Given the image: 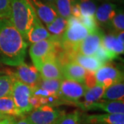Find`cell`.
I'll use <instances>...</instances> for the list:
<instances>
[{
  "label": "cell",
  "mask_w": 124,
  "mask_h": 124,
  "mask_svg": "<svg viewBox=\"0 0 124 124\" xmlns=\"http://www.w3.org/2000/svg\"><path fill=\"white\" fill-rule=\"evenodd\" d=\"M73 62L77 63L85 70L88 72H95L99 68L104 65L94 56H85L78 53H70Z\"/></svg>",
  "instance_id": "ac0fdd59"
},
{
  "label": "cell",
  "mask_w": 124,
  "mask_h": 124,
  "mask_svg": "<svg viewBox=\"0 0 124 124\" xmlns=\"http://www.w3.org/2000/svg\"><path fill=\"white\" fill-rule=\"evenodd\" d=\"M102 1H104L105 2H111V3H116V2H118V3H123L124 2V0H102Z\"/></svg>",
  "instance_id": "74e56055"
},
{
  "label": "cell",
  "mask_w": 124,
  "mask_h": 124,
  "mask_svg": "<svg viewBox=\"0 0 124 124\" xmlns=\"http://www.w3.org/2000/svg\"><path fill=\"white\" fill-rule=\"evenodd\" d=\"M71 16L74 17L78 18L79 19L81 16V9H80V6L78 1L77 0L75 3L72 6V9H71Z\"/></svg>",
  "instance_id": "d6a6232c"
},
{
  "label": "cell",
  "mask_w": 124,
  "mask_h": 124,
  "mask_svg": "<svg viewBox=\"0 0 124 124\" xmlns=\"http://www.w3.org/2000/svg\"><path fill=\"white\" fill-rule=\"evenodd\" d=\"M90 34L78 18L70 16L68 19V26L62 36L60 45L65 50L74 53L77 46Z\"/></svg>",
  "instance_id": "3957f363"
},
{
  "label": "cell",
  "mask_w": 124,
  "mask_h": 124,
  "mask_svg": "<svg viewBox=\"0 0 124 124\" xmlns=\"http://www.w3.org/2000/svg\"><path fill=\"white\" fill-rule=\"evenodd\" d=\"M79 4L82 16L94 17L97 10V4L94 0H77Z\"/></svg>",
  "instance_id": "83f0119b"
},
{
  "label": "cell",
  "mask_w": 124,
  "mask_h": 124,
  "mask_svg": "<svg viewBox=\"0 0 124 124\" xmlns=\"http://www.w3.org/2000/svg\"><path fill=\"white\" fill-rule=\"evenodd\" d=\"M116 37L120 43L124 44V31H121L116 33Z\"/></svg>",
  "instance_id": "d590c367"
},
{
  "label": "cell",
  "mask_w": 124,
  "mask_h": 124,
  "mask_svg": "<svg viewBox=\"0 0 124 124\" xmlns=\"http://www.w3.org/2000/svg\"><path fill=\"white\" fill-rule=\"evenodd\" d=\"M81 124H124V114L82 115Z\"/></svg>",
  "instance_id": "5bb4252c"
},
{
  "label": "cell",
  "mask_w": 124,
  "mask_h": 124,
  "mask_svg": "<svg viewBox=\"0 0 124 124\" xmlns=\"http://www.w3.org/2000/svg\"><path fill=\"white\" fill-rule=\"evenodd\" d=\"M28 44L8 19H0V61L17 66L24 62Z\"/></svg>",
  "instance_id": "6da1fadb"
},
{
  "label": "cell",
  "mask_w": 124,
  "mask_h": 124,
  "mask_svg": "<svg viewBox=\"0 0 124 124\" xmlns=\"http://www.w3.org/2000/svg\"><path fill=\"white\" fill-rule=\"evenodd\" d=\"M61 82V79H45L41 78L37 86L48 91L54 95L59 96Z\"/></svg>",
  "instance_id": "4316f807"
},
{
  "label": "cell",
  "mask_w": 124,
  "mask_h": 124,
  "mask_svg": "<svg viewBox=\"0 0 124 124\" xmlns=\"http://www.w3.org/2000/svg\"><path fill=\"white\" fill-rule=\"evenodd\" d=\"M52 37L47 29L44 26L42 22L37 17L35 20L33 26L29 31L27 35L26 42L31 44H35L42 40L47 39Z\"/></svg>",
  "instance_id": "e0dca14e"
},
{
  "label": "cell",
  "mask_w": 124,
  "mask_h": 124,
  "mask_svg": "<svg viewBox=\"0 0 124 124\" xmlns=\"http://www.w3.org/2000/svg\"><path fill=\"white\" fill-rule=\"evenodd\" d=\"M67 26L68 19L59 15L53 22L46 26V29L53 38L60 42Z\"/></svg>",
  "instance_id": "44dd1931"
},
{
  "label": "cell",
  "mask_w": 124,
  "mask_h": 124,
  "mask_svg": "<svg viewBox=\"0 0 124 124\" xmlns=\"http://www.w3.org/2000/svg\"><path fill=\"white\" fill-rule=\"evenodd\" d=\"M103 33L99 30L90 32L80 44L75 51L72 53H78L85 56H94L98 49L101 46Z\"/></svg>",
  "instance_id": "9c48e42d"
},
{
  "label": "cell",
  "mask_w": 124,
  "mask_h": 124,
  "mask_svg": "<svg viewBox=\"0 0 124 124\" xmlns=\"http://www.w3.org/2000/svg\"><path fill=\"white\" fill-rule=\"evenodd\" d=\"M10 0H0V19H10Z\"/></svg>",
  "instance_id": "1f68e13d"
},
{
  "label": "cell",
  "mask_w": 124,
  "mask_h": 124,
  "mask_svg": "<svg viewBox=\"0 0 124 124\" xmlns=\"http://www.w3.org/2000/svg\"><path fill=\"white\" fill-rule=\"evenodd\" d=\"M63 113L54 107L44 105L31 111L27 118L32 124H53Z\"/></svg>",
  "instance_id": "52a82bcc"
},
{
  "label": "cell",
  "mask_w": 124,
  "mask_h": 124,
  "mask_svg": "<svg viewBox=\"0 0 124 124\" xmlns=\"http://www.w3.org/2000/svg\"><path fill=\"white\" fill-rule=\"evenodd\" d=\"M87 88L84 83L63 79L62 80L58 95L62 100L77 104L81 98L84 97Z\"/></svg>",
  "instance_id": "5b68a950"
},
{
  "label": "cell",
  "mask_w": 124,
  "mask_h": 124,
  "mask_svg": "<svg viewBox=\"0 0 124 124\" xmlns=\"http://www.w3.org/2000/svg\"><path fill=\"white\" fill-rule=\"evenodd\" d=\"M94 57L98 59L103 64H106L107 62L115 59L114 57L111 55L110 53L102 45L99 47V48L98 49L97 53L94 54Z\"/></svg>",
  "instance_id": "4dcf8cb0"
},
{
  "label": "cell",
  "mask_w": 124,
  "mask_h": 124,
  "mask_svg": "<svg viewBox=\"0 0 124 124\" xmlns=\"http://www.w3.org/2000/svg\"><path fill=\"white\" fill-rule=\"evenodd\" d=\"M41 1H46V2H48V3H51V4H54L56 0H41Z\"/></svg>",
  "instance_id": "ab89813d"
},
{
  "label": "cell",
  "mask_w": 124,
  "mask_h": 124,
  "mask_svg": "<svg viewBox=\"0 0 124 124\" xmlns=\"http://www.w3.org/2000/svg\"><path fill=\"white\" fill-rule=\"evenodd\" d=\"M13 124H32L27 117H23L19 121H15Z\"/></svg>",
  "instance_id": "8d00e7d4"
},
{
  "label": "cell",
  "mask_w": 124,
  "mask_h": 124,
  "mask_svg": "<svg viewBox=\"0 0 124 124\" xmlns=\"http://www.w3.org/2000/svg\"><path fill=\"white\" fill-rule=\"evenodd\" d=\"M7 116H9L4 115H3L2 113H1V112H0V120L3 119H5V118H6Z\"/></svg>",
  "instance_id": "f35d334b"
},
{
  "label": "cell",
  "mask_w": 124,
  "mask_h": 124,
  "mask_svg": "<svg viewBox=\"0 0 124 124\" xmlns=\"http://www.w3.org/2000/svg\"><path fill=\"white\" fill-rule=\"evenodd\" d=\"M110 27H112L115 31L119 32L124 30V13L123 9H118L115 16L112 19L110 23Z\"/></svg>",
  "instance_id": "f1b7e54d"
},
{
  "label": "cell",
  "mask_w": 124,
  "mask_h": 124,
  "mask_svg": "<svg viewBox=\"0 0 124 124\" xmlns=\"http://www.w3.org/2000/svg\"><path fill=\"white\" fill-rule=\"evenodd\" d=\"M32 95V88L22 82L15 79L14 81L11 96L15 104L23 115L32 110L30 103Z\"/></svg>",
  "instance_id": "8992f818"
},
{
  "label": "cell",
  "mask_w": 124,
  "mask_h": 124,
  "mask_svg": "<svg viewBox=\"0 0 124 124\" xmlns=\"http://www.w3.org/2000/svg\"><path fill=\"white\" fill-rule=\"evenodd\" d=\"M77 0H56L54 5L59 16L68 19L71 16V9Z\"/></svg>",
  "instance_id": "484cf974"
},
{
  "label": "cell",
  "mask_w": 124,
  "mask_h": 124,
  "mask_svg": "<svg viewBox=\"0 0 124 124\" xmlns=\"http://www.w3.org/2000/svg\"><path fill=\"white\" fill-rule=\"evenodd\" d=\"M30 1L37 17L41 22L44 23L46 26L51 23L59 16L54 4L41 0H31Z\"/></svg>",
  "instance_id": "30bf717a"
},
{
  "label": "cell",
  "mask_w": 124,
  "mask_h": 124,
  "mask_svg": "<svg viewBox=\"0 0 124 124\" xmlns=\"http://www.w3.org/2000/svg\"><path fill=\"white\" fill-rule=\"evenodd\" d=\"M82 114L79 110H75L68 114H62L53 124H81Z\"/></svg>",
  "instance_id": "cb8c5ba5"
},
{
  "label": "cell",
  "mask_w": 124,
  "mask_h": 124,
  "mask_svg": "<svg viewBox=\"0 0 124 124\" xmlns=\"http://www.w3.org/2000/svg\"><path fill=\"white\" fill-rule=\"evenodd\" d=\"M105 90V87L99 84L94 85L90 88H87L83 97L84 98V101L79 102L77 103L78 106L80 107L82 110H84L90 104L101 100Z\"/></svg>",
  "instance_id": "d6986e66"
},
{
  "label": "cell",
  "mask_w": 124,
  "mask_h": 124,
  "mask_svg": "<svg viewBox=\"0 0 124 124\" xmlns=\"http://www.w3.org/2000/svg\"><path fill=\"white\" fill-rule=\"evenodd\" d=\"M15 80L13 75H0V98L11 94Z\"/></svg>",
  "instance_id": "d4e9b609"
},
{
  "label": "cell",
  "mask_w": 124,
  "mask_h": 124,
  "mask_svg": "<svg viewBox=\"0 0 124 124\" xmlns=\"http://www.w3.org/2000/svg\"><path fill=\"white\" fill-rule=\"evenodd\" d=\"M30 103H31V105L32 109H36V108H38L41 106V104H40L39 100V98L37 97V96L34 95L32 94L31 95V99H30Z\"/></svg>",
  "instance_id": "836d02e7"
},
{
  "label": "cell",
  "mask_w": 124,
  "mask_h": 124,
  "mask_svg": "<svg viewBox=\"0 0 124 124\" xmlns=\"http://www.w3.org/2000/svg\"><path fill=\"white\" fill-rule=\"evenodd\" d=\"M118 10L117 5L111 2H103L97 8L94 19L97 24L103 26H110L112 19Z\"/></svg>",
  "instance_id": "4fadbf2b"
},
{
  "label": "cell",
  "mask_w": 124,
  "mask_h": 124,
  "mask_svg": "<svg viewBox=\"0 0 124 124\" xmlns=\"http://www.w3.org/2000/svg\"><path fill=\"white\" fill-rule=\"evenodd\" d=\"M2 73H3V72H1V71H0V75H1V74H2Z\"/></svg>",
  "instance_id": "60d3db41"
},
{
  "label": "cell",
  "mask_w": 124,
  "mask_h": 124,
  "mask_svg": "<svg viewBox=\"0 0 124 124\" xmlns=\"http://www.w3.org/2000/svg\"><path fill=\"white\" fill-rule=\"evenodd\" d=\"M101 45L110 53L114 59L124 54V44L120 43L115 34L103 35Z\"/></svg>",
  "instance_id": "ffe728a7"
},
{
  "label": "cell",
  "mask_w": 124,
  "mask_h": 124,
  "mask_svg": "<svg viewBox=\"0 0 124 124\" xmlns=\"http://www.w3.org/2000/svg\"><path fill=\"white\" fill-rule=\"evenodd\" d=\"M16 120L14 116H7L6 118L0 120V124H13Z\"/></svg>",
  "instance_id": "e575fe53"
},
{
  "label": "cell",
  "mask_w": 124,
  "mask_h": 124,
  "mask_svg": "<svg viewBox=\"0 0 124 124\" xmlns=\"http://www.w3.org/2000/svg\"><path fill=\"white\" fill-rule=\"evenodd\" d=\"M57 44H60V42L50 37L31 45L29 49V54L34 66L37 70L46 59L55 54L56 46Z\"/></svg>",
  "instance_id": "277c9868"
},
{
  "label": "cell",
  "mask_w": 124,
  "mask_h": 124,
  "mask_svg": "<svg viewBox=\"0 0 124 124\" xmlns=\"http://www.w3.org/2000/svg\"><path fill=\"white\" fill-rule=\"evenodd\" d=\"M84 110H101L109 114H124V100H103L93 103Z\"/></svg>",
  "instance_id": "9a60e30c"
},
{
  "label": "cell",
  "mask_w": 124,
  "mask_h": 124,
  "mask_svg": "<svg viewBox=\"0 0 124 124\" xmlns=\"http://www.w3.org/2000/svg\"><path fill=\"white\" fill-rule=\"evenodd\" d=\"M0 112L10 116H23L22 112L16 107L11 94L0 98Z\"/></svg>",
  "instance_id": "603a6c76"
},
{
  "label": "cell",
  "mask_w": 124,
  "mask_h": 124,
  "mask_svg": "<svg viewBox=\"0 0 124 124\" xmlns=\"http://www.w3.org/2000/svg\"><path fill=\"white\" fill-rule=\"evenodd\" d=\"M81 23L90 32H93L99 29L97 23L96 22L94 17L91 16H81L79 19Z\"/></svg>",
  "instance_id": "f546056e"
},
{
  "label": "cell",
  "mask_w": 124,
  "mask_h": 124,
  "mask_svg": "<svg viewBox=\"0 0 124 124\" xmlns=\"http://www.w3.org/2000/svg\"><path fill=\"white\" fill-rule=\"evenodd\" d=\"M124 81L117 82L111 85L106 88L101 99L109 101L124 100Z\"/></svg>",
  "instance_id": "7402d4cb"
},
{
  "label": "cell",
  "mask_w": 124,
  "mask_h": 124,
  "mask_svg": "<svg viewBox=\"0 0 124 124\" xmlns=\"http://www.w3.org/2000/svg\"><path fill=\"white\" fill-rule=\"evenodd\" d=\"M62 70L64 79L84 84L85 77L87 71L77 63L73 61L66 63L62 66Z\"/></svg>",
  "instance_id": "2e32d148"
},
{
  "label": "cell",
  "mask_w": 124,
  "mask_h": 124,
  "mask_svg": "<svg viewBox=\"0 0 124 124\" xmlns=\"http://www.w3.org/2000/svg\"><path fill=\"white\" fill-rule=\"evenodd\" d=\"M96 84L107 88L111 85L124 81L123 72L110 64H104L94 72Z\"/></svg>",
  "instance_id": "ba28073f"
},
{
  "label": "cell",
  "mask_w": 124,
  "mask_h": 124,
  "mask_svg": "<svg viewBox=\"0 0 124 124\" xmlns=\"http://www.w3.org/2000/svg\"><path fill=\"white\" fill-rule=\"evenodd\" d=\"M15 79L33 88L38 84L41 79L39 71L34 66H29L24 62L17 66V71L14 75Z\"/></svg>",
  "instance_id": "8fae6325"
},
{
  "label": "cell",
  "mask_w": 124,
  "mask_h": 124,
  "mask_svg": "<svg viewBox=\"0 0 124 124\" xmlns=\"http://www.w3.org/2000/svg\"><path fill=\"white\" fill-rule=\"evenodd\" d=\"M37 17L29 0H10V21L26 41L27 35Z\"/></svg>",
  "instance_id": "7a4b0ae2"
},
{
  "label": "cell",
  "mask_w": 124,
  "mask_h": 124,
  "mask_svg": "<svg viewBox=\"0 0 124 124\" xmlns=\"http://www.w3.org/2000/svg\"><path fill=\"white\" fill-rule=\"evenodd\" d=\"M38 71L41 77L45 79H63L62 64L56 59L55 54L46 59L40 66Z\"/></svg>",
  "instance_id": "7c38bea8"
}]
</instances>
